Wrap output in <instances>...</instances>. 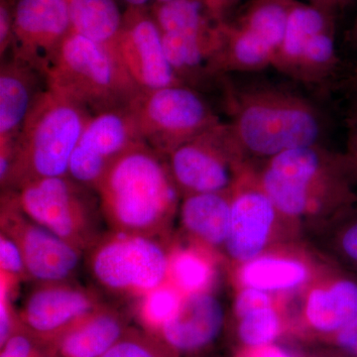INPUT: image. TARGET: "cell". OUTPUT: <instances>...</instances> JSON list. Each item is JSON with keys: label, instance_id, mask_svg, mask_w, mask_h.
I'll list each match as a JSON object with an SVG mask.
<instances>
[{"label": "cell", "instance_id": "obj_1", "mask_svg": "<svg viewBox=\"0 0 357 357\" xmlns=\"http://www.w3.org/2000/svg\"><path fill=\"white\" fill-rule=\"evenodd\" d=\"M95 191L114 232L159 238L180 208L181 192L166 157L144 142L115 160Z\"/></svg>", "mask_w": 357, "mask_h": 357}, {"label": "cell", "instance_id": "obj_2", "mask_svg": "<svg viewBox=\"0 0 357 357\" xmlns=\"http://www.w3.org/2000/svg\"><path fill=\"white\" fill-rule=\"evenodd\" d=\"M227 88L229 126L244 156L268 160L319 144L323 119L304 96L272 86Z\"/></svg>", "mask_w": 357, "mask_h": 357}, {"label": "cell", "instance_id": "obj_3", "mask_svg": "<svg viewBox=\"0 0 357 357\" xmlns=\"http://www.w3.org/2000/svg\"><path fill=\"white\" fill-rule=\"evenodd\" d=\"M258 181L281 217L296 220L325 210H347L357 201L344 155L319 144L294 148L266 160Z\"/></svg>", "mask_w": 357, "mask_h": 357}, {"label": "cell", "instance_id": "obj_4", "mask_svg": "<svg viewBox=\"0 0 357 357\" xmlns=\"http://www.w3.org/2000/svg\"><path fill=\"white\" fill-rule=\"evenodd\" d=\"M91 116L46 86L21 129L2 190L15 191L39 178L67 176L70 157Z\"/></svg>", "mask_w": 357, "mask_h": 357}, {"label": "cell", "instance_id": "obj_5", "mask_svg": "<svg viewBox=\"0 0 357 357\" xmlns=\"http://www.w3.org/2000/svg\"><path fill=\"white\" fill-rule=\"evenodd\" d=\"M45 84L91 116L128 107L140 91L109 49L73 31L61 44Z\"/></svg>", "mask_w": 357, "mask_h": 357}, {"label": "cell", "instance_id": "obj_6", "mask_svg": "<svg viewBox=\"0 0 357 357\" xmlns=\"http://www.w3.org/2000/svg\"><path fill=\"white\" fill-rule=\"evenodd\" d=\"M10 194L28 218L86 252L103 236L102 210L95 190L69 175L32 181Z\"/></svg>", "mask_w": 357, "mask_h": 357}, {"label": "cell", "instance_id": "obj_7", "mask_svg": "<svg viewBox=\"0 0 357 357\" xmlns=\"http://www.w3.org/2000/svg\"><path fill=\"white\" fill-rule=\"evenodd\" d=\"M86 255L93 280L114 295L139 299L169 281L170 252L158 237L110 231Z\"/></svg>", "mask_w": 357, "mask_h": 357}, {"label": "cell", "instance_id": "obj_8", "mask_svg": "<svg viewBox=\"0 0 357 357\" xmlns=\"http://www.w3.org/2000/svg\"><path fill=\"white\" fill-rule=\"evenodd\" d=\"M128 107L141 139L165 157L220 122L198 91L184 84L140 91Z\"/></svg>", "mask_w": 357, "mask_h": 357}, {"label": "cell", "instance_id": "obj_9", "mask_svg": "<svg viewBox=\"0 0 357 357\" xmlns=\"http://www.w3.org/2000/svg\"><path fill=\"white\" fill-rule=\"evenodd\" d=\"M229 123L217 126L181 145L167 156L183 197L231 191L248 164Z\"/></svg>", "mask_w": 357, "mask_h": 357}, {"label": "cell", "instance_id": "obj_10", "mask_svg": "<svg viewBox=\"0 0 357 357\" xmlns=\"http://www.w3.org/2000/svg\"><path fill=\"white\" fill-rule=\"evenodd\" d=\"M1 229L20 248L30 278L63 282L76 273L84 252L25 215L8 192L1 199Z\"/></svg>", "mask_w": 357, "mask_h": 357}, {"label": "cell", "instance_id": "obj_11", "mask_svg": "<svg viewBox=\"0 0 357 357\" xmlns=\"http://www.w3.org/2000/svg\"><path fill=\"white\" fill-rule=\"evenodd\" d=\"M143 142L128 107L89 117L69 164L68 175L96 190L110 165Z\"/></svg>", "mask_w": 357, "mask_h": 357}, {"label": "cell", "instance_id": "obj_12", "mask_svg": "<svg viewBox=\"0 0 357 357\" xmlns=\"http://www.w3.org/2000/svg\"><path fill=\"white\" fill-rule=\"evenodd\" d=\"M114 56L140 91L184 84L169 64L161 30L147 8L128 7Z\"/></svg>", "mask_w": 357, "mask_h": 357}, {"label": "cell", "instance_id": "obj_13", "mask_svg": "<svg viewBox=\"0 0 357 357\" xmlns=\"http://www.w3.org/2000/svg\"><path fill=\"white\" fill-rule=\"evenodd\" d=\"M280 217L263 191L257 173L246 167L231 190L229 231L225 245L227 256L241 265L264 253Z\"/></svg>", "mask_w": 357, "mask_h": 357}, {"label": "cell", "instance_id": "obj_14", "mask_svg": "<svg viewBox=\"0 0 357 357\" xmlns=\"http://www.w3.org/2000/svg\"><path fill=\"white\" fill-rule=\"evenodd\" d=\"M70 31L68 0H16L10 52L45 77Z\"/></svg>", "mask_w": 357, "mask_h": 357}, {"label": "cell", "instance_id": "obj_15", "mask_svg": "<svg viewBox=\"0 0 357 357\" xmlns=\"http://www.w3.org/2000/svg\"><path fill=\"white\" fill-rule=\"evenodd\" d=\"M100 304L95 294L70 281L46 282L29 293L20 316L32 332L49 335L68 332Z\"/></svg>", "mask_w": 357, "mask_h": 357}, {"label": "cell", "instance_id": "obj_16", "mask_svg": "<svg viewBox=\"0 0 357 357\" xmlns=\"http://www.w3.org/2000/svg\"><path fill=\"white\" fill-rule=\"evenodd\" d=\"M40 77H44L41 73L13 56L2 61L0 68V158L13 157L23 124L35 100L43 91L39 88Z\"/></svg>", "mask_w": 357, "mask_h": 357}, {"label": "cell", "instance_id": "obj_17", "mask_svg": "<svg viewBox=\"0 0 357 357\" xmlns=\"http://www.w3.org/2000/svg\"><path fill=\"white\" fill-rule=\"evenodd\" d=\"M225 311L211 291L185 296L180 309L162 326L164 340L173 349L194 351L213 342L222 332Z\"/></svg>", "mask_w": 357, "mask_h": 357}, {"label": "cell", "instance_id": "obj_18", "mask_svg": "<svg viewBox=\"0 0 357 357\" xmlns=\"http://www.w3.org/2000/svg\"><path fill=\"white\" fill-rule=\"evenodd\" d=\"M222 22L196 31L162 34L169 64L187 86L215 77L213 66L222 44Z\"/></svg>", "mask_w": 357, "mask_h": 357}, {"label": "cell", "instance_id": "obj_19", "mask_svg": "<svg viewBox=\"0 0 357 357\" xmlns=\"http://www.w3.org/2000/svg\"><path fill=\"white\" fill-rule=\"evenodd\" d=\"M304 314L314 330L337 333L357 314V279L337 273L310 289Z\"/></svg>", "mask_w": 357, "mask_h": 357}, {"label": "cell", "instance_id": "obj_20", "mask_svg": "<svg viewBox=\"0 0 357 357\" xmlns=\"http://www.w3.org/2000/svg\"><path fill=\"white\" fill-rule=\"evenodd\" d=\"M312 268L305 258L289 252H267L238 265L239 287L280 295L300 290L309 283Z\"/></svg>", "mask_w": 357, "mask_h": 357}, {"label": "cell", "instance_id": "obj_21", "mask_svg": "<svg viewBox=\"0 0 357 357\" xmlns=\"http://www.w3.org/2000/svg\"><path fill=\"white\" fill-rule=\"evenodd\" d=\"M231 191L185 196L178 208L183 227L196 244L215 250L229 236Z\"/></svg>", "mask_w": 357, "mask_h": 357}, {"label": "cell", "instance_id": "obj_22", "mask_svg": "<svg viewBox=\"0 0 357 357\" xmlns=\"http://www.w3.org/2000/svg\"><path fill=\"white\" fill-rule=\"evenodd\" d=\"M121 317L102 306L65 333L59 344L63 357H102L121 340Z\"/></svg>", "mask_w": 357, "mask_h": 357}, {"label": "cell", "instance_id": "obj_23", "mask_svg": "<svg viewBox=\"0 0 357 357\" xmlns=\"http://www.w3.org/2000/svg\"><path fill=\"white\" fill-rule=\"evenodd\" d=\"M222 44L215 59V77L229 72H257L273 67L271 47L236 23L222 21Z\"/></svg>", "mask_w": 357, "mask_h": 357}, {"label": "cell", "instance_id": "obj_24", "mask_svg": "<svg viewBox=\"0 0 357 357\" xmlns=\"http://www.w3.org/2000/svg\"><path fill=\"white\" fill-rule=\"evenodd\" d=\"M70 31L105 47L114 55V45L123 24L115 0H68ZM116 58V57H115Z\"/></svg>", "mask_w": 357, "mask_h": 357}, {"label": "cell", "instance_id": "obj_25", "mask_svg": "<svg viewBox=\"0 0 357 357\" xmlns=\"http://www.w3.org/2000/svg\"><path fill=\"white\" fill-rule=\"evenodd\" d=\"M332 16L318 7L297 2L289 16L285 36L275 55L273 68L290 77L307 40L333 27Z\"/></svg>", "mask_w": 357, "mask_h": 357}, {"label": "cell", "instance_id": "obj_26", "mask_svg": "<svg viewBox=\"0 0 357 357\" xmlns=\"http://www.w3.org/2000/svg\"><path fill=\"white\" fill-rule=\"evenodd\" d=\"M211 251L199 244L170 251L169 281L183 295L211 291L215 279Z\"/></svg>", "mask_w": 357, "mask_h": 357}, {"label": "cell", "instance_id": "obj_27", "mask_svg": "<svg viewBox=\"0 0 357 357\" xmlns=\"http://www.w3.org/2000/svg\"><path fill=\"white\" fill-rule=\"evenodd\" d=\"M296 3L295 0H252L234 23L262 39L276 55Z\"/></svg>", "mask_w": 357, "mask_h": 357}, {"label": "cell", "instance_id": "obj_28", "mask_svg": "<svg viewBox=\"0 0 357 357\" xmlns=\"http://www.w3.org/2000/svg\"><path fill=\"white\" fill-rule=\"evenodd\" d=\"M338 64L333 27H331L307 40L290 77L305 84H321L335 74Z\"/></svg>", "mask_w": 357, "mask_h": 357}, {"label": "cell", "instance_id": "obj_29", "mask_svg": "<svg viewBox=\"0 0 357 357\" xmlns=\"http://www.w3.org/2000/svg\"><path fill=\"white\" fill-rule=\"evenodd\" d=\"M162 34L196 31L220 22L211 16L204 0H174L150 9Z\"/></svg>", "mask_w": 357, "mask_h": 357}, {"label": "cell", "instance_id": "obj_30", "mask_svg": "<svg viewBox=\"0 0 357 357\" xmlns=\"http://www.w3.org/2000/svg\"><path fill=\"white\" fill-rule=\"evenodd\" d=\"M236 317L238 319L237 333L239 340L248 347H267L280 333L281 318L276 300L251 307Z\"/></svg>", "mask_w": 357, "mask_h": 357}, {"label": "cell", "instance_id": "obj_31", "mask_svg": "<svg viewBox=\"0 0 357 357\" xmlns=\"http://www.w3.org/2000/svg\"><path fill=\"white\" fill-rule=\"evenodd\" d=\"M185 296L170 281L139 298V314L147 326L161 330L180 309Z\"/></svg>", "mask_w": 357, "mask_h": 357}, {"label": "cell", "instance_id": "obj_32", "mask_svg": "<svg viewBox=\"0 0 357 357\" xmlns=\"http://www.w3.org/2000/svg\"><path fill=\"white\" fill-rule=\"evenodd\" d=\"M0 267L1 274L14 280L28 277L20 248L10 236L2 231L0 236Z\"/></svg>", "mask_w": 357, "mask_h": 357}, {"label": "cell", "instance_id": "obj_33", "mask_svg": "<svg viewBox=\"0 0 357 357\" xmlns=\"http://www.w3.org/2000/svg\"><path fill=\"white\" fill-rule=\"evenodd\" d=\"M14 279L1 274V295H0V342L1 347L13 335L14 312L13 290Z\"/></svg>", "mask_w": 357, "mask_h": 357}, {"label": "cell", "instance_id": "obj_34", "mask_svg": "<svg viewBox=\"0 0 357 357\" xmlns=\"http://www.w3.org/2000/svg\"><path fill=\"white\" fill-rule=\"evenodd\" d=\"M337 241L338 248L345 259L357 267V217L345 223Z\"/></svg>", "mask_w": 357, "mask_h": 357}, {"label": "cell", "instance_id": "obj_35", "mask_svg": "<svg viewBox=\"0 0 357 357\" xmlns=\"http://www.w3.org/2000/svg\"><path fill=\"white\" fill-rule=\"evenodd\" d=\"M347 142L345 158L354 177L357 178V100L352 103L347 116Z\"/></svg>", "mask_w": 357, "mask_h": 357}, {"label": "cell", "instance_id": "obj_36", "mask_svg": "<svg viewBox=\"0 0 357 357\" xmlns=\"http://www.w3.org/2000/svg\"><path fill=\"white\" fill-rule=\"evenodd\" d=\"M102 357H157L149 347L134 340H121Z\"/></svg>", "mask_w": 357, "mask_h": 357}, {"label": "cell", "instance_id": "obj_37", "mask_svg": "<svg viewBox=\"0 0 357 357\" xmlns=\"http://www.w3.org/2000/svg\"><path fill=\"white\" fill-rule=\"evenodd\" d=\"M1 347L0 357H32L31 340L20 333H13Z\"/></svg>", "mask_w": 357, "mask_h": 357}, {"label": "cell", "instance_id": "obj_38", "mask_svg": "<svg viewBox=\"0 0 357 357\" xmlns=\"http://www.w3.org/2000/svg\"><path fill=\"white\" fill-rule=\"evenodd\" d=\"M335 340L338 347L357 357V333L337 332Z\"/></svg>", "mask_w": 357, "mask_h": 357}, {"label": "cell", "instance_id": "obj_39", "mask_svg": "<svg viewBox=\"0 0 357 357\" xmlns=\"http://www.w3.org/2000/svg\"><path fill=\"white\" fill-rule=\"evenodd\" d=\"M311 6L333 14L337 9L342 8V0H309Z\"/></svg>", "mask_w": 357, "mask_h": 357}, {"label": "cell", "instance_id": "obj_40", "mask_svg": "<svg viewBox=\"0 0 357 357\" xmlns=\"http://www.w3.org/2000/svg\"><path fill=\"white\" fill-rule=\"evenodd\" d=\"M260 351L255 354L252 357H291L287 352L283 349L275 347H262Z\"/></svg>", "mask_w": 357, "mask_h": 357}, {"label": "cell", "instance_id": "obj_41", "mask_svg": "<svg viewBox=\"0 0 357 357\" xmlns=\"http://www.w3.org/2000/svg\"><path fill=\"white\" fill-rule=\"evenodd\" d=\"M347 40L354 48L357 49V16L351 29H349Z\"/></svg>", "mask_w": 357, "mask_h": 357}, {"label": "cell", "instance_id": "obj_42", "mask_svg": "<svg viewBox=\"0 0 357 357\" xmlns=\"http://www.w3.org/2000/svg\"><path fill=\"white\" fill-rule=\"evenodd\" d=\"M128 7H133V8H147L148 3L151 0H123Z\"/></svg>", "mask_w": 357, "mask_h": 357}, {"label": "cell", "instance_id": "obj_43", "mask_svg": "<svg viewBox=\"0 0 357 357\" xmlns=\"http://www.w3.org/2000/svg\"><path fill=\"white\" fill-rule=\"evenodd\" d=\"M356 1H357V0H342V7L349 6V4L354 3V2Z\"/></svg>", "mask_w": 357, "mask_h": 357}, {"label": "cell", "instance_id": "obj_44", "mask_svg": "<svg viewBox=\"0 0 357 357\" xmlns=\"http://www.w3.org/2000/svg\"><path fill=\"white\" fill-rule=\"evenodd\" d=\"M174 1V0H156V3H166V2Z\"/></svg>", "mask_w": 357, "mask_h": 357}, {"label": "cell", "instance_id": "obj_45", "mask_svg": "<svg viewBox=\"0 0 357 357\" xmlns=\"http://www.w3.org/2000/svg\"><path fill=\"white\" fill-rule=\"evenodd\" d=\"M354 79H356L357 81V67L356 69L354 70Z\"/></svg>", "mask_w": 357, "mask_h": 357}]
</instances>
